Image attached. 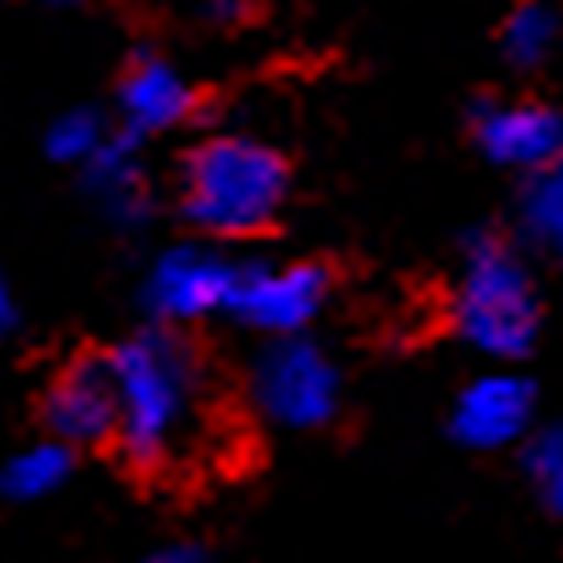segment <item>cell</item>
<instances>
[{"label":"cell","instance_id":"cell-7","mask_svg":"<svg viewBox=\"0 0 563 563\" xmlns=\"http://www.w3.org/2000/svg\"><path fill=\"white\" fill-rule=\"evenodd\" d=\"M45 431L67 448H89V442H111L122 431V398H117V376H111V360H73L45 404Z\"/></svg>","mask_w":563,"mask_h":563},{"label":"cell","instance_id":"cell-19","mask_svg":"<svg viewBox=\"0 0 563 563\" xmlns=\"http://www.w3.org/2000/svg\"><path fill=\"white\" fill-rule=\"evenodd\" d=\"M249 12V0H205V18L210 23H238Z\"/></svg>","mask_w":563,"mask_h":563},{"label":"cell","instance_id":"cell-5","mask_svg":"<svg viewBox=\"0 0 563 563\" xmlns=\"http://www.w3.org/2000/svg\"><path fill=\"white\" fill-rule=\"evenodd\" d=\"M327 310V271L310 260L294 265H238L227 316L265 338H305L316 316Z\"/></svg>","mask_w":563,"mask_h":563},{"label":"cell","instance_id":"cell-9","mask_svg":"<svg viewBox=\"0 0 563 563\" xmlns=\"http://www.w3.org/2000/svg\"><path fill=\"white\" fill-rule=\"evenodd\" d=\"M475 144L492 166L530 177L563 155V117L541 100H486L475 111Z\"/></svg>","mask_w":563,"mask_h":563},{"label":"cell","instance_id":"cell-11","mask_svg":"<svg viewBox=\"0 0 563 563\" xmlns=\"http://www.w3.org/2000/svg\"><path fill=\"white\" fill-rule=\"evenodd\" d=\"M84 183H89V194L106 205V216L111 221H144V210H150V194H144V166H139V144L133 139H111L89 166H84Z\"/></svg>","mask_w":563,"mask_h":563},{"label":"cell","instance_id":"cell-16","mask_svg":"<svg viewBox=\"0 0 563 563\" xmlns=\"http://www.w3.org/2000/svg\"><path fill=\"white\" fill-rule=\"evenodd\" d=\"M525 470H530L541 503L563 519V420L547 426V431H536V437L525 442Z\"/></svg>","mask_w":563,"mask_h":563},{"label":"cell","instance_id":"cell-17","mask_svg":"<svg viewBox=\"0 0 563 563\" xmlns=\"http://www.w3.org/2000/svg\"><path fill=\"white\" fill-rule=\"evenodd\" d=\"M139 563H210V558H205V547H194V541H172V547L144 552Z\"/></svg>","mask_w":563,"mask_h":563},{"label":"cell","instance_id":"cell-4","mask_svg":"<svg viewBox=\"0 0 563 563\" xmlns=\"http://www.w3.org/2000/svg\"><path fill=\"white\" fill-rule=\"evenodd\" d=\"M249 393L271 426L316 431L338 415L343 382H338V365L310 338H271V349L249 371Z\"/></svg>","mask_w":563,"mask_h":563},{"label":"cell","instance_id":"cell-13","mask_svg":"<svg viewBox=\"0 0 563 563\" xmlns=\"http://www.w3.org/2000/svg\"><path fill=\"white\" fill-rule=\"evenodd\" d=\"M519 227L536 249L558 254L563 260V155L541 172L525 177V194H519Z\"/></svg>","mask_w":563,"mask_h":563},{"label":"cell","instance_id":"cell-10","mask_svg":"<svg viewBox=\"0 0 563 563\" xmlns=\"http://www.w3.org/2000/svg\"><path fill=\"white\" fill-rule=\"evenodd\" d=\"M117 106H122V122L128 133H172L177 122H188L194 111V84L155 51H139L117 84Z\"/></svg>","mask_w":563,"mask_h":563},{"label":"cell","instance_id":"cell-20","mask_svg":"<svg viewBox=\"0 0 563 563\" xmlns=\"http://www.w3.org/2000/svg\"><path fill=\"white\" fill-rule=\"evenodd\" d=\"M56 7H78V0H56Z\"/></svg>","mask_w":563,"mask_h":563},{"label":"cell","instance_id":"cell-18","mask_svg":"<svg viewBox=\"0 0 563 563\" xmlns=\"http://www.w3.org/2000/svg\"><path fill=\"white\" fill-rule=\"evenodd\" d=\"M0 332H7V338L23 332V305H18V294H12V282L0 288Z\"/></svg>","mask_w":563,"mask_h":563},{"label":"cell","instance_id":"cell-3","mask_svg":"<svg viewBox=\"0 0 563 563\" xmlns=\"http://www.w3.org/2000/svg\"><path fill=\"white\" fill-rule=\"evenodd\" d=\"M453 327L486 360H525L536 343V327H541L536 282L525 260L492 232H475L464 243V271L453 288Z\"/></svg>","mask_w":563,"mask_h":563},{"label":"cell","instance_id":"cell-14","mask_svg":"<svg viewBox=\"0 0 563 563\" xmlns=\"http://www.w3.org/2000/svg\"><path fill=\"white\" fill-rule=\"evenodd\" d=\"M558 45V12L541 7V0H519V7L503 18V56L514 67H541Z\"/></svg>","mask_w":563,"mask_h":563},{"label":"cell","instance_id":"cell-6","mask_svg":"<svg viewBox=\"0 0 563 563\" xmlns=\"http://www.w3.org/2000/svg\"><path fill=\"white\" fill-rule=\"evenodd\" d=\"M232 282H238V265H227L221 254H210L199 243H177L144 276V310L161 327H188V321L227 310Z\"/></svg>","mask_w":563,"mask_h":563},{"label":"cell","instance_id":"cell-2","mask_svg":"<svg viewBox=\"0 0 563 563\" xmlns=\"http://www.w3.org/2000/svg\"><path fill=\"white\" fill-rule=\"evenodd\" d=\"M288 205V161L254 133H216L188 150L177 210L210 238H254Z\"/></svg>","mask_w":563,"mask_h":563},{"label":"cell","instance_id":"cell-1","mask_svg":"<svg viewBox=\"0 0 563 563\" xmlns=\"http://www.w3.org/2000/svg\"><path fill=\"white\" fill-rule=\"evenodd\" d=\"M122 398V453L144 470L172 464L199 426V365L172 332H139L111 349Z\"/></svg>","mask_w":563,"mask_h":563},{"label":"cell","instance_id":"cell-15","mask_svg":"<svg viewBox=\"0 0 563 563\" xmlns=\"http://www.w3.org/2000/svg\"><path fill=\"white\" fill-rule=\"evenodd\" d=\"M111 144V133H106V122L95 117V111H62L51 128H45V150H51V161H62V166H89L100 150Z\"/></svg>","mask_w":563,"mask_h":563},{"label":"cell","instance_id":"cell-8","mask_svg":"<svg viewBox=\"0 0 563 563\" xmlns=\"http://www.w3.org/2000/svg\"><path fill=\"white\" fill-rule=\"evenodd\" d=\"M530 426H536V387L508 371L464 382V393L453 398V415H448V431L475 453L514 448L530 437Z\"/></svg>","mask_w":563,"mask_h":563},{"label":"cell","instance_id":"cell-12","mask_svg":"<svg viewBox=\"0 0 563 563\" xmlns=\"http://www.w3.org/2000/svg\"><path fill=\"white\" fill-rule=\"evenodd\" d=\"M73 475V448L45 437V442H29L7 459V470H0V486H7L12 503H40L51 492H62Z\"/></svg>","mask_w":563,"mask_h":563}]
</instances>
